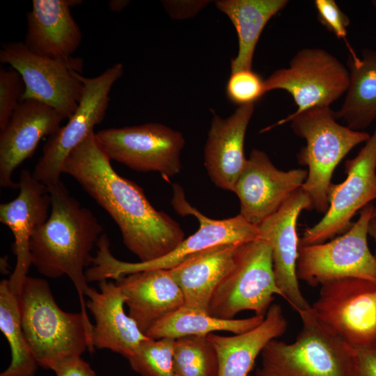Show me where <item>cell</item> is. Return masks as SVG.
<instances>
[{
	"label": "cell",
	"instance_id": "cell-28",
	"mask_svg": "<svg viewBox=\"0 0 376 376\" xmlns=\"http://www.w3.org/2000/svg\"><path fill=\"white\" fill-rule=\"evenodd\" d=\"M0 329L11 352L10 363L0 376H34L39 366L24 333L18 293L10 286L8 279L0 283Z\"/></svg>",
	"mask_w": 376,
	"mask_h": 376
},
{
	"label": "cell",
	"instance_id": "cell-18",
	"mask_svg": "<svg viewBox=\"0 0 376 376\" xmlns=\"http://www.w3.org/2000/svg\"><path fill=\"white\" fill-rule=\"evenodd\" d=\"M18 184L17 196L0 205V221L10 229L14 237L16 265L8 281L19 294L32 265L30 240L34 230L48 219L51 198L47 187L35 179L28 169L22 170Z\"/></svg>",
	"mask_w": 376,
	"mask_h": 376
},
{
	"label": "cell",
	"instance_id": "cell-7",
	"mask_svg": "<svg viewBox=\"0 0 376 376\" xmlns=\"http://www.w3.org/2000/svg\"><path fill=\"white\" fill-rule=\"evenodd\" d=\"M283 297L273 267L272 250L263 238L240 244L233 264L215 288L208 313L221 319H234L242 311L265 316L274 295Z\"/></svg>",
	"mask_w": 376,
	"mask_h": 376
},
{
	"label": "cell",
	"instance_id": "cell-39",
	"mask_svg": "<svg viewBox=\"0 0 376 376\" xmlns=\"http://www.w3.org/2000/svg\"><path fill=\"white\" fill-rule=\"evenodd\" d=\"M372 219H376V204L373 207V210L372 213Z\"/></svg>",
	"mask_w": 376,
	"mask_h": 376
},
{
	"label": "cell",
	"instance_id": "cell-19",
	"mask_svg": "<svg viewBox=\"0 0 376 376\" xmlns=\"http://www.w3.org/2000/svg\"><path fill=\"white\" fill-rule=\"evenodd\" d=\"M254 106H240L226 118L213 113L204 147V164L210 178L219 188L233 191L246 164L244 139Z\"/></svg>",
	"mask_w": 376,
	"mask_h": 376
},
{
	"label": "cell",
	"instance_id": "cell-3",
	"mask_svg": "<svg viewBox=\"0 0 376 376\" xmlns=\"http://www.w3.org/2000/svg\"><path fill=\"white\" fill-rule=\"evenodd\" d=\"M18 302L24 333L39 366L52 370L65 359L94 352L89 318L81 311L62 310L45 279L27 276Z\"/></svg>",
	"mask_w": 376,
	"mask_h": 376
},
{
	"label": "cell",
	"instance_id": "cell-34",
	"mask_svg": "<svg viewBox=\"0 0 376 376\" xmlns=\"http://www.w3.org/2000/svg\"><path fill=\"white\" fill-rule=\"evenodd\" d=\"M56 376H97L81 356L71 357L57 363L52 369Z\"/></svg>",
	"mask_w": 376,
	"mask_h": 376
},
{
	"label": "cell",
	"instance_id": "cell-10",
	"mask_svg": "<svg viewBox=\"0 0 376 376\" xmlns=\"http://www.w3.org/2000/svg\"><path fill=\"white\" fill-rule=\"evenodd\" d=\"M347 67L334 55L319 47H305L291 58L289 66L278 69L265 80L266 93L283 90L297 108L292 113L330 105L346 93Z\"/></svg>",
	"mask_w": 376,
	"mask_h": 376
},
{
	"label": "cell",
	"instance_id": "cell-32",
	"mask_svg": "<svg viewBox=\"0 0 376 376\" xmlns=\"http://www.w3.org/2000/svg\"><path fill=\"white\" fill-rule=\"evenodd\" d=\"M25 86L20 74L12 67L0 70V129H3L22 100Z\"/></svg>",
	"mask_w": 376,
	"mask_h": 376
},
{
	"label": "cell",
	"instance_id": "cell-15",
	"mask_svg": "<svg viewBox=\"0 0 376 376\" xmlns=\"http://www.w3.org/2000/svg\"><path fill=\"white\" fill-rule=\"evenodd\" d=\"M307 175L306 169L280 170L265 152L252 149L233 191L240 200V214L258 226L302 187Z\"/></svg>",
	"mask_w": 376,
	"mask_h": 376
},
{
	"label": "cell",
	"instance_id": "cell-13",
	"mask_svg": "<svg viewBox=\"0 0 376 376\" xmlns=\"http://www.w3.org/2000/svg\"><path fill=\"white\" fill-rule=\"evenodd\" d=\"M96 139L108 157L141 172H157L165 178L181 170L185 146L181 132L159 123L101 130Z\"/></svg>",
	"mask_w": 376,
	"mask_h": 376
},
{
	"label": "cell",
	"instance_id": "cell-11",
	"mask_svg": "<svg viewBox=\"0 0 376 376\" xmlns=\"http://www.w3.org/2000/svg\"><path fill=\"white\" fill-rule=\"evenodd\" d=\"M123 73V64L116 63L92 78L80 75L84 91L78 107L68 123L45 143L42 156L32 173L35 179L47 187L61 180L67 157L103 120L111 88Z\"/></svg>",
	"mask_w": 376,
	"mask_h": 376
},
{
	"label": "cell",
	"instance_id": "cell-14",
	"mask_svg": "<svg viewBox=\"0 0 376 376\" xmlns=\"http://www.w3.org/2000/svg\"><path fill=\"white\" fill-rule=\"evenodd\" d=\"M345 171L346 179L329 189L327 211L304 230L299 245L324 243L345 233L357 212L376 199V127L357 156L345 162Z\"/></svg>",
	"mask_w": 376,
	"mask_h": 376
},
{
	"label": "cell",
	"instance_id": "cell-4",
	"mask_svg": "<svg viewBox=\"0 0 376 376\" xmlns=\"http://www.w3.org/2000/svg\"><path fill=\"white\" fill-rule=\"evenodd\" d=\"M172 204L182 215H194L199 228L185 238L168 254L148 262L128 263L115 258L110 251L105 233L100 237L97 250L91 267L86 269L88 282L118 279L137 272L151 269H171L187 259L213 248L232 244H242L261 238L258 226L249 223L241 214L226 219H212L193 207L186 200L182 187L173 186Z\"/></svg>",
	"mask_w": 376,
	"mask_h": 376
},
{
	"label": "cell",
	"instance_id": "cell-41",
	"mask_svg": "<svg viewBox=\"0 0 376 376\" xmlns=\"http://www.w3.org/2000/svg\"><path fill=\"white\" fill-rule=\"evenodd\" d=\"M250 376V375H249Z\"/></svg>",
	"mask_w": 376,
	"mask_h": 376
},
{
	"label": "cell",
	"instance_id": "cell-31",
	"mask_svg": "<svg viewBox=\"0 0 376 376\" xmlns=\"http://www.w3.org/2000/svg\"><path fill=\"white\" fill-rule=\"evenodd\" d=\"M265 93V80L252 69L231 72L226 95L232 103L238 107L254 104Z\"/></svg>",
	"mask_w": 376,
	"mask_h": 376
},
{
	"label": "cell",
	"instance_id": "cell-37",
	"mask_svg": "<svg viewBox=\"0 0 376 376\" xmlns=\"http://www.w3.org/2000/svg\"><path fill=\"white\" fill-rule=\"evenodd\" d=\"M129 1L112 0L109 2V8L113 12H119L129 3Z\"/></svg>",
	"mask_w": 376,
	"mask_h": 376
},
{
	"label": "cell",
	"instance_id": "cell-23",
	"mask_svg": "<svg viewBox=\"0 0 376 376\" xmlns=\"http://www.w3.org/2000/svg\"><path fill=\"white\" fill-rule=\"evenodd\" d=\"M287 325L281 306L274 304L255 328L230 336L208 334L217 354L219 376H249L258 356L269 342L285 333Z\"/></svg>",
	"mask_w": 376,
	"mask_h": 376
},
{
	"label": "cell",
	"instance_id": "cell-6",
	"mask_svg": "<svg viewBox=\"0 0 376 376\" xmlns=\"http://www.w3.org/2000/svg\"><path fill=\"white\" fill-rule=\"evenodd\" d=\"M292 343L269 342L256 376H355L354 349L323 325L311 308Z\"/></svg>",
	"mask_w": 376,
	"mask_h": 376
},
{
	"label": "cell",
	"instance_id": "cell-38",
	"mask_svg": "<svg viewBox=\"0 0 376 376\" xmlns=\"http://www.w3.org/2000/svg\"><path fill=\"white\" fill-rule=\"evenodd\" d=\"M368 235L374 240L375 244L376 257V219H372L368 226Z\"/></svg>",
	"mask_w": 376,
	"mask_h": 376
},
{
	"label": "cell",
	"instance_id": "cell-17",
	"mask_svg": "<svg viewBox=\"0 0 376 376\" xmlns=\"http://www.w3.org/2000/svg\"><path fill=\"white\" fill-rule=\"evenodd\" d=\"M65 117L42 102L22 100L0 132V186L19 188L15 170L34 153L40 140L52 136Z\"/></svg>",
	"mask_w": 376,
	"mask_h": 376
},
{
	"label": "cell",
	"instance_id": "cell-40",
	"mask_svg": "<svg viewBox=\"0 0 376 376\" xmlns=\"http://www.w3.org/2000/svg\"><path fill=\"white\" fill-rule=\"evenodd\" d=\"M372 5L374 6V8L376 9V0L372 1Z\"/></svg>",
	"mask_w": 376,
	"mask_h": 376
},
{
	"label": "cell",
	"instance_id": "cell-36",
	"mask_svg": "<svg viewBox=\"0 0 376 376\" xmlns=\"http://www.w3.org/2000/svg\"><path fill=\"white\" fill-rule=\"evenodd\" d=\"M168 13L173 18L182 19L196 15L207 4V1H163Z\"/></svg>",
	"mask_w": 376,
	"mask_h": 376
},
{
	"label": "cell",
	"instance_id": "cell-1",
	"mask_svg": "<svg viewBox=\"0 0 376 376\" xmlns=\"http://www.w3.org/2000/svg\"><path fill=\"white\" fill-rule=\"evenodd\" d=\"M62 173L72 177L110 215L125 246L139 262L168 254L185 239L178 222L153 207L141 187L117 173L94 131L69 154Z\"/></svg>",
	"mask_w": 376,
	"mask_h": 376
},
{
	"label": "cell",
	"instance_id": "cell-16",
	"mask_svg": "<svg viewBox=\"0 0 376 376\" xmlns=\"http://www.w3.org/2000/svg\"><path fill=\"white\" fill-rule=\"evenodd\" d=\"M311 210V201L301 187L293 192L281 207L258 226L261 238L270 246L276 284L283 297L298 313L311 305L304 297L297 275L299 239L297 219L301 211Z\"/></svg>",
	"mask_w": 376,
	"mask_h": 376
},
{
	"label": "cell",
	"instance_id": "cell-35",
	"mask_svg": "<svg viewBox=\"0 0 376 376\" xmlns=\"http://www.w3.org/2000/svg\"><path fill=\"white\" fill-rule=\"evenodd\" d=\"M355 376H376V345L354 350Z\"/></svg>",
	"mask_w": 376,
	"mask_h": 376
},
{
	"label": "cell",
	"instance_id": "cell-22",
	"mask_svg": "<svg viewBox=\"0 0 376 376\" xmlns=\"http://www.w3.org/2000/svg\"><path fill=\"white\" fill-rule=\"evenodd\" d=\"M125 297L129 315L143 333L185 304L169 269L141 271L115 280Z\"/></svg>",
	"mask_w": 376,
	"mask_h": 376
},
{
	"label": "cell",
	"instance_id": "cell-29",
	"mask_svg": "<svg viewBox=\"0 0 376 376\" xmlns=\"http://www.w3.org/2000/svg\"><path fill=\"white\" fill-rule=\"evenodd\" d=\"M175 376H219L217 352L207 336H187L175 339Z\"/></svg>",
	"mask_w": 376,
	"mask_h": 376
},
{
	"label": "cell",
	"instance_id": "cell-12",
	"mask_svg": "<svg viewBox=\"0 0 376 376\" xmlns=\"http://www.w3.org/2000/svg\"><path fill=\"white\" fill-rule=\"evenodd\" d=\"M318 320L354 350L376 345V282L346 278L321 285Z\"/></svg>",
	"mask_w": 376,
	"mask_h": 376
},
{
	"label": "cell",
	"instance_id": "cell-2",
	"mask_svg": "<svg viewBox=\"0 0 376 376\" xmlns=\"http://www.w3.org/2000/svg\"><path fill=\"white\" fill-rule=\"evenodd\" d=\"M47 189L50 214L31 235V264L45 277L68 276L78 293L81 312L88 318L84 296L90 287L86 268L92 264L91 251L103 234V227L89 209L70 195L61 180Z\"/></svg>",
	"mask_w": 376,
	"mask_h": 376
},
{
	"label": "cell",
	"instance_id": "cell-5",
	"mask_svg": "<svg viewBox=\"0 0 376 376\" xmlns=\"http://www.w3.org/2000/svg\"><path fill=\"white\" fill-rule=\"evenodd\" d=\"M330 107H314L289 114L274 126L290 122L293 132L306 141L297 154L298 162L308 167V175L301 188L311 201V210L326 212L329 208L328 191L336 167L357 145L370 135L354 130L337 121Z\"/></svg>",
	"mask_w": 376,
	"mask_h": 376
},
{
	"label": "cell",
	"instance_id": "cell-21",
	"mask_svg": "<svg viewBox=\"0 0 376 376\" xmlns=\"http://www.w3.org/2000/svg\"><path fill=\"white\" fill-rule=\"evenodd\" d=\"M80 0H33L26 15L25 45L33 53L54 59L68 60L79 47L81 31L72 8Z\"/></svg>",
	"mask_w": 376,
	"mask_h": 376
},
{
	"label": "cell",
	"instance_id": "cell-33",
	"mask_svg": "<svg viewBox=\"0 0 376 376\" xmlns=\"http://www.w3.org/2000/svg\"><path fill=\"white\" fill-rule=\"evenodd\" d=\"M314 5L318 21L338 39L346 40L350 20L334 0H315Z\"/></svg>",
	"mask_w": 376,
	"mask_h": 376
},
{
	"label": "cell",
	"instance_id": "cell-25",
	"mask_svg": "<svg viewBox=\"0 0 376 376\" xmlns=\"http://www.w3.org/2000/svg\"><path fill=\"white\" fill-rule=\"evenodd\" d=\"M347 68L349 86L335 115L348 127L363 131L376 120V50L363 49L358 56L350 49Z\"/></svg>",
	"mask_w": 376,
	"mask_h": 376
},
{
	"label": "cell",
	"instance_id": "cell-9",
	"mask_svg": "<svg viewBox=\"0 0 376 376\" xmlns=\"http://www.w3.org/2000/svg\"><path fill=\"white\" fill-rule=\"evenodd\" d=\"M0 61L20 74L25 86L22 100L42 102L66 119L77 110L84 91L81 59H54L33 53L22 42H11L1 45Z\"/></svg>",
	"mask_w": 376,
	"mask_h": 376
},
{
	"label": "cell",
	"instance_id": "cell-20",
	"mask_svg": "<svg viewBox=\"0 0 376 376\" xmlns=\"http://www.w3.org/2000/svg\"><path fill=\"white\" fill-rule=\"evenodd\" d=\"M100 290L91 288L86 292V308L92 313V343L98 349L109 350L126 359L133 354L147 337L124 310L125 297L117 283L99 282Z\"/></svg>",
	"mask_w": 376,
	"mask_h": 376
},
{
	"label": "cell",
	"instance_id": "cell-27",
	"mask_svg": "<svg viewBox=\"0 0 376 376\" xmlns=\"http://www.w3.org/2000/svg\"><path fill=\"white\" fill-rule=\"evenodd\" d=\"M264 318L255 315L243 319H221L207 311L182 306L157 322L145 335L153 339H176L187 336H207L219 331L238 334L258 326Z\"/></svg>",
	"mask_w": 376,
	"mask_h": 376
},
{
	"label": "cell",
	"instance_id": "cell-30",
	"mask_svg": "<svg viewBox=\"0 0 376 376\" xmlns=\"http://www.w3.org/2000/svg\"><path fill=\"white\" fill-rule=\"evenodd\" d=\"M174 342L170 338H148L127 359L130 368L140 376H175Z\"/></svg>",
	"mask_w": 376,
	"mask_h": 376
},
{
	"label": "cell",
	"instance_id": "cell-24",
	"mask_svg": "<svg viewBox=\"0 0 376 376\" xmlns=\"http://www.w3.org/2000/svg\"><path fill=\"white\" fill-rule=\"evenodd\" d=\"M240 244L213 248L169 269L182 292L184 306L207 311L212 295L231 268Z\"/></svg>",
	"mask_w": 376,
	"mask_h": 376
},
{
	"label": "cell",
	"instance_id": "cell-26",
	"mask_svg": "<svg viewBox=\"0 0 376 376\" xmlns=\"http://www.w3.org/2000/svg\"><path fill=\"white\" fill-rule=\"evenodd\" d=\"M287 0H221L217 8L236 29L238 52L231 60V72L251 70L255 49L267 22L288 4Z\"/></svg>",
	"mask_w": 376,
	"mask_h": 376
},
{
	"label": "cell",
	"instance_id": "cell-8",
	"mask_svg": "<svg viewBox=\"0 0 376 376\" xmlns=\"http://www.w3.org/2000/svg\"><path fill=\"white\" fill-rule=\"evenodd\" d=\"M374 205H367L350 229L328 242L299 246L297 275L315 287L346 279L376 282V257L368 244Z\"/></svg>",
	"mask_w": 376,
	"mask_h": 376
}]
</instances>
